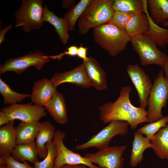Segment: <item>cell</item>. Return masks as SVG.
Returning <instances> with one entry per match:
<instances>
[{"label":"cell","instance_id":"8fae6325","mask_svg":"<svg viewBox=\"0 0 168 168\" xmlns=\"http://www.w3.org/2000/svg\"><path fill=\"white\" fill-rule=\"evenodd\" d=\"M44 107L30 103H16L2 108L0 112L4 113L10 121L18 119L25 122H36L47 115Z\"/></svg>","mask_w":168,"mask_h":168},{"label":"cell","instance_id":"60d3db41","mask_svg":"<svg viewBox=\"0 0 168 168\" xmlns=\"http://www.w3.org/2000/svg\"><path fill=\"white\" fill-rule=\"evenodd\" d=\"M161 25L164 27L168 26V20L162 22Z\"/></svg>","mask_w":168,"mask_h":168},{"label":"cell","instance_id":"d4e9b609","mask_svg":"<svg viewBox=\"0 0 168 168\" xmlns=\"http://www.w3.org/2000/svg\"><path fill=\"white\" fill-rule=\"evenodd\" d=\"M144 13L148 18L149 28L143 35L154 40L160 47L164 48L168 44V28H162L153 22L148 12L147 1L145 3Z\"/></svg>","mask_w":168,"mask_h":168},{"label":"cell","instance_id":"6da1fadb","mask_svg":"<svg viewBox=\"0 0 168 168\" xmlns=\"http://www.w3.org/2000/svg\"><path fill=\"white\" fill-rule=\"evenodd\" d=\"M132 91L130 86H123L116 101L104 104L99 107L100 118L104 124L113 121H124L128 122L133 129L140 124L148 122L147 111L131 103L130 95Z\"/></svg>","mask_w":168,"mask_h":168},{"label":"cell","instance_id":"2e32d148","mask_svg":"<svg viewBox=\"0 0 168 168\" xmlns=\"http://www.w3.org/2000/svg\"><path fill=\"white\" fill-rule=\"evenodd\" d=\"M57 88L52 85L50 80L40 79L35 81L30 96L31 101L39 106L44 107L53 96Z\"/></svg>","mask_w":168,"mask_h":168},{"label":"cell","instance_id":"52a82bcc","mask_svg":"<svg viewBox=\"0 0 168 168\" xmlns=\"http://www.w3.org/2000/svg\"><path fill=\"white\" fill-rule=\"evenodd\" d=\"M129 125L126 121H111L86 142L76 146L74 150H81L92 147L99 150L105 149L109 147L111 140L115 136L126 135Z\"/></svg>","mask_w":168,"mask_h":168},{"label":"cell","instance_id":"d590c367","mask_svg":"<svg viewBox=\"0 0 168 168\" xmlns=\"http://www.w3.org/2000/svg\"><path fill=\"white\" fill-rule=\"evenodd\" d=\"M13 25H9L6 26L4 28L1 29L0 30V44H1L4 40V35L5 33L8 30L12 28Z\"/></svg>","mask_w":168,"mask_h":168},{"label":"cell","instance_id":"ba28073f","mask_svg":"<svg viewBox=\"0 0 168 168\" xmlns=\"http://www.w3.org/2000/svg\"><path fill=\"white\" fill-rule=\"evenodd\" d=\"M50 59L41 51L36 50L30 51L23 56L7 59L4 63L0 64V74L12 71L20 75L31 66L40 70Z\"/></svg>","mask_w":168,"mask_h":168},{"label":"cell","instance_id":"44dd1931","mask_svg":"<svg viewBox=\"0 0 168 168\" xmlns=\"http://www.w3.org/2000/svg\"><path fill=\"white\" fill-rule=\"evenodd\" d=\"M41 122L21 121L16 127V145L28 144L34 141L39 132Z\"/></svg>","mask_w":168,"mask_h":168},{"label":"cell","instance_id":"ffe728a7","mask_svg":"<svg viewBox=\"0 0 168 168\" xmlns=\"http://www.w3.org/2000/svg\"><path fill=\"white\" fill-rule=\"evenodd\" d=\"M152 147L150 141L147 137H143L138 130L136 131L130 156L131 166L134 167L140 163L143 159L145 151L148 148H152Z\"/></svg>","mask_w":168,"mask_h":168},{"label":"cell","instance_id":"f546056e","mask_svg":"<svg viewBox=\"0 0 168 168\" xmlns=\"http://www.w3.org/2000/svg\"><path fill=\"white\" fill-rule=\"evenodd\" d=\"M47 153L46 157L40 161L33 163L35 168H54V162L57 155L56 146L53 140L46 145Z\"/></svg>","mask_w":168,"mask_h":168},{"label":"cell","instance_id":"e575fe53","mask_svg":"<svg viewBox=\"0 0 168 168\" xmlns=\"http://www.w3.org/2000/svg\"><path fill=\"white\" fill-rule=\"evenodd\" d=\"M88 48L83 47L82 44L78 47L77 53V56L82 59L83 61L86 60L88 57L87 56V52Z\"/></svg>","mask_w":168,"mask_h":168},{"label":"cell","instance_id":"5b68a950","mask_svg":"<svg viewBox=\"0 0 168 168\" xmlns=\"http://www.w3.org/2000/svg\"><path fill=\"white\" fill-rule=\"evenodd\" d=\"M42 0H22L21 7L15 12V27H22L23 31L29 32L43 25V7Z\"/></svg>","mask_w":168,"mask_h":168},{"label":"cell","instance_id":"8992f818","mask_svg":"<svg viewBox=\"0 0 168 168\" xmlns=\"http://www.w3.org/2000/svg\"><path fill=\"white\" fill-rule=\"evenodd\" d=\"M130 42L142 66L155 64L162 67L168 60V56L158 49L156 42L144 35L131 38Z\"/></svg>","mask_w":168,"mask_h":168},{"label":"cell","instance_id":"ab89813d","mask_svg":"<svg viewBox=\"0 0 168 168\" xmlns=\"http://www.w3.org/2000/svg\"><path fill=\"white\" fill-rule=\"evenodd\" d=\"M165 77L168 79V60L162 67Z\"/></svg>","mask_w":168,"mask_h":168},{"label":"cell","instance_id":"277c9868","mask_svg":"<svg viewBox=\"0 0 168 168\" xmlns=\"http://www.w3.org/2000/svg\"><path fill=\"white\" fill-rule=\"evenodd\" d=\"M168 99V79L161 69L155 77L147 100V117L148 123L157 121L163 117V108H166Z\"/></svg>","mask_w":168,"mask_h":168},{"label":"cell","instance_id":"9a60e30c","mask_svg":"<svg viewBox=\"0 0 168 168\" xmlns=\"http://www.w3.org/2000/svg\"><path fill=\"white\" fill-rule=\"evenodd\" d=\"M45 110L58 124H64L68 121L65 100L63 94L57 90L44 106Z\"/></svg>","mask_w":168,"mask_h":168},{"label":"cell","instance_id":"8d00e7d4","mask_svg":"<svg viewBox=\"0 0 168 168\" xmlns=\"http://www.w3.org/2000/svg\"><path fill=\"white\" fill-rule=\"evenodd\" d=\"M10 121L8 117L4 113L0 111V126L7 124Z\"/></svg>","mask_w":168,"mask_h":168},{"label":"cell","instance_id":"7c38bea8","mask_svg":"<svg viewBox=\"0 0 168 168\" xmlns=\"http://www.w3.org/2000/svg\"><path fill=\"white\" fill-rule=\"evenodd\" d=\"M126 72L137 92L139 107L146 110L153 85L150 77L137 64L128 65Z\"/></svg>","mask_w":168,"mask_h":168},{"label":"cell","instance_id":"603a6c76","mask_svg":"<svg viewBox=\"0 0 168 168\" xmlns=\"http://www.w3.org/2000/svg\"><path fill=\"white\" fill-rule=\"evenodd\" d=\"M150 142L156 156L168 160V123L154 135Z\"/></svg>","mask_w":168,"mask_h":168},{"label":"cell","instance_id":"ac0fdd59","mask_svg":"<svg viewBox=\"0 0 168 168\" xmlns=\"http://www.w3.org/2000/svg\"><path fill=\"white\" fill-rule=\"evenodd\" d=\"M14 120L0 128V155H11L16 145V131Z\"/></svg>","mask_w":168,"mask_h":168},{"label":"cell","instance_id":"cb8c5ba5","mask_svg":"<svg viewBox=\"0 0 168 168\" xmlns=\"http://www.w3.org/2000/svg\"><path fill=\"white\" fill-rule=\"evenodd\" d=\"M11 154L13 158L19 162L28 161L33 163L39 161L35 141L28 144L16 145Z\"/></svg>","mask_w":168,"mask_h":168},{"label":"cell","instance_id":"1f68e13d","mask_svg":"<svg viewBox=\"0 0 168 168\" xmlns=\"http://www.w3.org/2000/svg\"><path fill=\"white\" fill-rule=\"evenodd\" d=\"M135 15L136 14L131 12L116 11L109 23L125 31L126 26L128 21L133 16Z\"/></svg>","mask_w":168,"mask_h":168},{"label":"cell","instance_id":"7a4b0ae2","mask_svg":"<svg viewBox=\"0 0 168 168\" xmlns=\"http://www.w3.org/2000/svg\"><path fill=\"white\" fill-rule=\"evenodd\" d=\"M113 0H91L78 21L79 34H86L91 28L109 23L115 10Z\"/></svg>","mask_w":168,"mask_h":168},{"label":"cell","instance_id":"e0dca14e","mask_svg":"<svg viewBox=\"0 0 168 168\" xmlns=\"http://www.w3.org/2000/svg\"><path fill=\"white\" fill-rule=\"evenodd\" d=\"M55 133V127L49 122L41 123L35 141L38 157L44 159L46 156V144L53 140Z\"/></svg>","mask_w":168,"mask_h":168},{"label":"cell","instance_id":"9c48e42d","mask_svg":"<svg viewBox=\"0 0 168 168\" xmlns=\"http://www.w3.org/2000/svg\"><path fill=\"white\" fill-rule=\"evenodd\" d=\"M65 137L64 132L59 129L55 132L53 140L56 147L57 155L54 168H60L65 165H84L89 168H101L95 165L79 154L68 149L63 142Z\"/></svg>","mask_w":168,"mask_h":168},{"label":"cell","instance_id":"4316f807","mask_svg":"<svg viewBox=\"0 0 168 168\" xmlns=\"http://www.w3.org/2000/svg\"><path fill=\"white\" fill-rule=\"evenodd\" d=\"M147 0H113L112 7L115 11L137 14L144 12Z\"/></svg>","mask_w":168,"mask_h":168},{"label":"cell","instance_id":"3957f363","mask_svg":"<svg viewBox=\"0 0 168 168\" xmlns=\"http://www.w3.org/2000/svg\"><path fill=\"white\" fill-rule=\"evenodd\" d=\"M93 34L94 41L112 57L124 50L131 39L125 31L109 23L94 28Z\"/></svg>","mask_w":168,"mask_h":168},{"label":"cell","instance_id":"f35d334b","mask_svg":"<svg viewBox=\"0 0 168 168\" xmlns=\"http://www.w3.org/2000/svg\"><path fill=\"white\" fill-rule=\"evenodd\" d=\"M60 168H87V166L84 165H65L62 166Z\"/></svg>","mask_w":168,"mask_h":168},{"label":"cell","instance_id":"83f0119b","mask_svg":"<svg viewBox=\"0 0 168 168\" xmlns=\"http://www.w3.org/2000/svg\"><path fill=\"white\" fill-rule=\"evenodd\" d=\"M91 0H81L64 15L63 18L67 22L69 30H74L76 24Z\"/></svg>","mask_w":168,"mask_h":168},{"label":"cell","instance_id":"4dcf8cb0","mask_svg":"<svg viewBox=\"0 0 168 168\" xmlns=\"http://www.w3.org/2000/svg\"><path fill=\"white\" fill-rule=\"evenodd\" d=\"M168 123V116L155 122L149 123L139 128L138 130L141 134L145 135L150 141L154 135L162 128L165 127Z\"/></svg>","mask_w":168,"mask_h":168},{"label":"cell","instance_id":"5bb4252c","mask_svg":"<svg viewBox=\"0 0 168 168\" xmlns=\"http://www.w3.org/2000/svg\"><path fill=\"white\" fill-rule=\"evenodd\" d=\"M91 86L97 90L107 88L106 74L96 60L91 56L83 61Z\"/></svg>","mask_w":168,"mask_h":168},{"label":"cell","instance_id":"4fadbf2b","mask_svg":"<svg viewBox=\"0 0 168 168\" xmlns=\"http://www.w3.org/2000/svg\"><path fill=\"white\" fill-rule=\"evenodd\" d=\"M54 86L57 87L65 83H70L84 89L91 86L86 71L84 63L70 71L55 73L50 79Z\"/></svg>","mask_w":168,"mask_h":168},{"label":"cell","instance_id":"836d02e7","mask_svg":"<svg viewBox=\"0 0 168 168\" xmlns=\"http://www.w3.org/2000/svg\"><path fill=\"white\" fill-rule=\"evenodd\" d=\"M78 48V47L76 46L71 45L67 48V50L64 52L55 55L48 56V57L49 58L59 60L65 55H68L72 57L77 56Z\"/></svg>","mask_w":168,"mask_h":168},{"label":"cell","instance_id":"d6a6232c","mask_svg":"<svg viewBox=\"0 0 168 168\" xmlns=\"http://www.w3.org/2000/svg\"><path fill=\"white\" fill-rule=\"evenodd\" d=\"M2 156L5 160L7 165L5 168H35L31 166L26 161L21 163L15 160L11 155H3Z\"/></svg>","mask_w":168,"mask_h":168},{"label":"cell","instance_id":"74e56055","mask_svg":"<svg viewBox=\"0 0 168 168\" xmlns=\"http://www.w3.org/2000/svg\"><path fill=\"white\" fill-rule=\"evenodd\" d=\"M75 2V0H63L62 2V7L64 8L68 9L73 6Z\"/></svg>","mask_w":168,"mask_h":168},{"label":"cell","instance_id":"7402d4cb","mask_svg":"<svg viewBox=\"0 0 168 168\" xmlns=\"http://www.w3.org/2000/svg\"><path fill=\"white\" fill-rule=\"evenodd\" d=\"M149 22L147 15L144 12L133 16L127 23L125 31L131 39L143 35L148 30Z\"/></svg>","mask_w":168,"mask_h":168},{"label":"cell","instance_id":"484cf974","mask_svg":"<svg viewBox=\"0 0 168 168\" xmlns=\"http://www.w3.org/2000/svg\"><path fill=\"white\" fill-rule=\"evenodd\" d=\"M149 16L156 24L158 25L168 19V0H147Z\"/></svg>","mask_w":168,"mask_h":168},{"label":"cell","instance_id":"f1b7e54d","mask_svg":"<svg viewBox=\"0 0 168 168\" xmlns=\"http://www.w3.org/2000/svg\"><path fill=\"white\" fill-rule=\"evenodd\" d=\"M0 93L3 97V103L6 105L17 103L30 97L28 94L18 93L13 91L1 78H0Z\"/></svg>","mask_w":168,"mask_h":168},{"label":"cell","instance_id":"d6986e66","mask_svg":"<svg viewBox=\"0 0 168 168\" xmlns=\"http://www.w3.org/2000/svg\"><path fill=\"white\" fill-rule=\"evenodd\" d=\"M42 20L43 22H47L54 27L61 41L64 45L67 44L69 39V30L65 20L63 18L58 17L50 11L46 4L43 7Z\"/></svg>","mask_w":168,"mask_h":168},{"label":"cell","instance_id":"30bf717a","mask_svg":"<svg viewBox=\"0 0 168 168\" xmlns=\"http://www.w3.org/2000/svg\"><path fill=\"white\" fill-rule=\"evenodd\" d=\"M127 146H112L94 153L84 155L91 163L101 168H124L123 155Z\"/></svg>","mask_w":168,"mask_h":168}]
</instances>
